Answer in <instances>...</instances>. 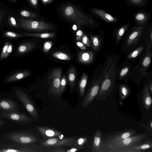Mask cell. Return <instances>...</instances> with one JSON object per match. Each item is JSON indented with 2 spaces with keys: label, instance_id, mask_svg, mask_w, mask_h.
<instances>
[{
  "label": "cell",
  "instance_id": "cell-1",
  "mask_svg": "<svg viewBox=\"0 0 152 152\" xmlns=\"http://www.w3.org/2000/svg\"><path fill=\"white\" fill-rule=\"evenodd\" d=\"M57 12L62 20L74 23L79 28L82 26H90L96 22L94 18L86 13L81 6L71 2L61 4L57 8Z\"/></svg>",
  "mask_w": 152,
  "mask_h": 152
},
{
  "label": "cell",
  "instance_id": "cell-2",
  "mask_svg": "<svg viewBox=\"0 0 152 152\" xmlns=\"http://www.w3.org/2000/svg\"><path fill=\"white\" fill-rule=\"evenodd\" d=\"M110 64L109 69L106 72L101 82L98 93L96 96V100L103 101L105 100L114 88L115 64L114 63Z\"/></svg>",
  "mask_w": 152,
  "mask_h": 152
},
{
  "label": "cell",
  "instance_id": "cell-3",
  "mask_svg": "<svg viewBox=\"0 0 152 152\" xmlns=\"http://www.w3.org/2000/svg\"><path fill=\"white\" fill-rule=\"evenodd\" d=\"M18 27L32 31L45 32L51 30L54 27L53 23L40 20L19 18Z\"/></svg>",
  "mask_w": 152,
  "mask_h": 152
},
{
  "label": "cell",
  "instance_id": "cell-4",
  "mask_svg": "<svg viewBox=\"0 0 152 152\" xmlns=\"http://www.w3.org/2000/svg\"><path fill=\"white\" fill-rule=\"evenodd\" d=\"M110 60L108 62L107 67L97 80H94L93 82L86 93L82 105L83 108L87 107L92 103L97 95L101 82L104 77L106 72L109 68L111 62Z\"/></svg>",
  "mask_w": 152,
  "mask_h": 152
},
{
  "label": "cell",
  "instance_id": "cell-5",
  "mask_svg": "<svg viewBox=\"0 0 152 152\" xmlns=\"http://www.w3.org/2000/svg\"><path fill=\"white\" fill-rule=\"evenodd\" d=\"M117 132L102 140L99 152H103L104 150L119 141L135 135L136 133V130L134 129H128Z\"/></svg>",
  "mask_w": 152,
  "mask_h": 152
},
{
  "label": "cell",
  "instance_id": "cell-6",
  "mask_svg": "<svg viewBox=\"0 0 152 152\" xmlns=\"http://www.w3.org/2000/svg\"><path fill=\"white\" fill-rule=\"evenodd\" d=\"M4 138L15 143L28 145L36 142L37 138L34 134L19 131L12 132L3 135Z\"/></svg>",
  "mask_w": 152,
  "mask_h": 152
},
{
  "label": "cell",
  "instance_id": "cell-7",
  "mask_svg": "<svg viewBox=\"0 0 152 152\" xmlns=\"http://www.w3.org/2000/svg\"><path fill=\"white\" fill-rule=\"evenodd\" d=\"M0 118L8 120L21 125H26L31 123L34 120L19 111L8 112L0 111Z\"/></svg>",
  "mask_w": 152,
  "mask_h": 152
},
{
  "label": "cell",
  "instance_id": "cell-8",
  "mask_svg": "<svg viewBox=\"0 0 152 152\" xmlns=\"http://www.w3.org/2000/svg\"><path fill=\"white\" fill-rule=\"evenodd\" d=\"M145 136V134H142L129 137L115 143L103 152H115L120 148L140 143Z\"/></svg>",
  "mask_w": 152,
  "mask_h": 152
},
{
  "label": "cell",
  "instance_id": "cell-9",
  "mask_svg": "<svg viewBox=\"0 0 152 152\" xmlns=\"http://www.w3.org/2000/svg\"><path fill=\"white\" fill-rule=\"evenodd\" d=\"M15 94L27 111L34 119L38 121L39 117L37 111L28 96L24 91L20 90H16Z\"/></svg>",
  "mask_w": 152,
  "mask_h": 152
},
{
  "label": "cell",
  "instance_id": "cell-10",
  "mask_svg": "<svg viewBox=\"0 0 152 152\" xmlns=\"http://www.w3.org/2000/svg\"><path fill=\"white\" fill-rule=\"evenodd\" d=\"M75 140L72 138L53 137L41 141L40 144L42 146L46 147H72L74 145Z\"/></svg>",
  "mask_w": 152,
  "mask_h": 152
},
{
  "label": "cell",
  "instance_id": "cell-11",
  "mask_svg": "<svg viewBox=\"0 0 152 152\" xmlns=\"http://www.w3.org/2000/svg\"><path fill=\"white\" fill-rule=\"evenodd\" d=\"M61 69L60 68L55 69L50 75L51 84L49 90L50 94L55 95L61 94L60 90V78Z\"/></svg>",
  "mask_w": 152,
  "mask_h": 152
},
{
  "label": "cell",
  "instance_id": "cell-12",
  "mask_svg": "<svg viewBox=\"0 0 152 152\" xmlns=\"http://www.w3.org/2000/svg\"><path fill=\"white\" fill-rule=\"evenodd\" d=\"M41 152L31 145L17 143L0 148V152Z\"/></svg>",
  "mask_w": 152,
  "mask_h": 152
},
{
  "label": "cell",
  "instance_id": "cell-13",
  "mask_svg": "<svg viewBox=\"0 0 152 152\" xmlns=\"http://www.w3.org/2000/svg\"><path fill=\"white\" fill-rule=\"evenodd\" d=\"M152 142L150 140L122 148L116 150L115 152H143L152 148Z\"/></svg>",
  "mask_w": 152,
  "mask_h": 152
},
{
  "label": "cell",
  "instance_id": "cell-14",
  "mask_svg": "<svg viewBox=\"0 0 152 152\" xmlns=\"http://www.w3.org/2000/svg\"><path fill=\"white\" fill-rule=\"evenodd\" d=\"M132 29V31L127 41L126 45L128 47L137 44L140 37L142 35V32L144 31V27L142 26L133 27Z\"/></svg>",
  "mask_w": 152,
  "mask_h": 152
},
{
  "label": "cell",
  "instance_id": "cell-15",
  "mask_svg": "<svg viewBox=\"0 0 152 152\" xmlns=\"http://www.w3.org/2000/svg\"><path fill=\"white\" fill-rule=\"evenodd\" d=\"M89 10L94 15L107 22L113 23H116L118 20V18L100 9L92 7L90 8Z\"/></svg>",
  "mask_w": 152,
  "mask_h": 152
},
{
  "label": "cell",
  "instance_id": "cell-16",
  "mask_svg": "<svg viewBox=\"0 0 152 152\" xmlns=\"http://www.w3.org/2000/svg\"><path fill=\"white\" fill-rule=\"evenodd\" d=\"M20 106L15 102L9 99L0 100V109L2 111L12 112L19 111Z\"/></svg>",
  "mask_w": 152,
  "mask_h": 152
},
{
  "label": "cell",
  "instance_id": "cell-17",
  "mask_svg": "<svg viewBox=\"0 0 152 152\" xmlns=\"http://www.w3.org/2000/svg\"><path fill=\"white\" fill-rule=\"evenodd\" d=\"M151 18V14L144 10H140L133 15V20L135 24L138 26L145 25L149 22Z\"/></svg>",
  "mask_w": 152,
  "mask_h": 152
},
{
  "label": "cell",
  "instance_id": "cell-18",
  "mask_svg": "<svg viewBox=\"0 0 152 152\" xmlns=\"http://www.w3.org/2000/svg\"><path fill=\"white\" fill-rule=\"evenodd\" d=\"M37 128L41 136L44 138L48 139L64 136V134L62 132L53 128L40 126H37Z\"/></svg>",
  "mask_w": 152,
  "mask_h": 152
},
{
  "label": "cell",
  "instance_id": "cell-19",
  "mask_svg": "<svg viewBox=\"0 0 152 152\" xmlns=\"http://www.w3.org/2000/svg\"><path fill=\"white\" fill-rule=\"evenodd\" d=\"M94 55V53L92 51H80L78 54V60L81 63L89 64L93 61Z\"/></svg>",
  "mask_w": 152,
  "mask_h": 152
},
{
  "label": "cell",
  "instance_id": "cell-20",
  "mask_svg": "<svg viewBox=\"0 0 152 152\" xmlns=\"http://www.w3.org/2000/svg\"><path fill=\"white\" fill-rule=\"evenodd\" d=\"M142 98L144 108L146 110H148L151 108L152 103V99L148 85H145L144 87Z\"/></svg>",
  "mask_w": 152,
  "mask_h": 152
},
{
  "label": "cell",
  "instance_id": "cell-21",
  "mask_svg": "<svg viewBox=\"0 0 152 152\" xmlns=\"http://www.w3.org/2000/svg\"><path fill=\"white\" fill-rule=\"evenodd\" d=\"M102 136L100 130H97L93 137L91 152H99L102 141Z\"/></svg>",
  "mask_w": 152,
  "mask_h": 152
},
{
  "label": "cell",
  "instance_id": "cell-22",
  "mask_svg": "<svg viewBox=\"0 0 152 152\" xmlns=\"http://www.w3.org/2000/svg\"><path fill=\"white\" fill-rule=\"evenodd\" d=\"M35 46V44L32 42H26L21 44L18 47V52L19 54H22L32 50Z\"/></svg>",
  "mask_w": 152,
  "mask_h": 152
},
{
  "label": "cell",
  "instance_id": "cell-23",
  "mask_svg": "<svg viewBox=\"0 0 152 152\" xmlns=\"http://www.w3.org/2000/svg\"><path fill=\"white\" fill-rule=\"evenodd\" d=\"M130 93V90L127 85L123 84L120 86L118 94L120 100L125 99L129 96Z\"/></svg>",
  "mask_w": 152,
  "mask_h": 152
},
{
  "label": "cell",
  "instance_id": "cell-24",
  "mask_svg": "<svg viewBox=\"0 0 152 152\" xmlns=\"http://www.w3.org/2000/svg\"><path fill=\"white\" fill-rule=\"evenodd\" d=\"M30 74V72L27 71L17 72L9 77L7 80V81L10 82L18 80L28 76Z\"/></svg>",
  "mask_w": 152,
  "mask_h": 152
},
{
  "label": "cell",
  "instance_id": "cell-25",
  "mask_svg": "<svg viewBox=\"0 0 152 152\" xmlns=\"http://www.w3.org/2000/svg\"><path fill=\"white\" fill-rule=\"evenodd\" d=\"M130 24V23H127L117 28L116 31V39L117 42H118L120 41L129 28Z\"/></svg>",
  "mask_w": 152,
  "mask_h": 152
},
{
  "label": "cell",
  "instance_id": "cell-26",
  "mask_svg": "<svg viewBox=\"0 0 152 152\" xmlns=\"http://www.w3.org/2000/svg\"><path fill=\"white\" fill-rule=\"evenodd\" d=\"M88 80V76L84 72L79 83L80 94L82 97L84 96L85 88Z\"/></svg>",
  "mask_w": 152,
  "mask_h": 152
},
{
  "label": "cell",
  "instance_id": "cell-27",
  "mask_svg": "<svg viewBox=\"0 0 152 152\" xmlns=\"http://www.w3.org/2000/svg\"><path fill=\"white\" fill-rule=\"evenodd\" d=\"M23 34L24 35L28 36L44 39L53 38L56 35V34L54 33H31L24 32Z\"/></svg>",
  "mask_w": 152,
  "mask_h": 152
},
{
  "label": "cell",
  "instance_id": "cell-28",
  "mask_svg": "<svg viewBox=\"0 0 152 152\" xmlns=\"http://www.w3.org/2000/svg\"><path fill=\"white\" fill-rule=\"evenodd\" d=\"M76 75V70L73 67H71L68 72V80L69 84L72 88L74 86Z\"/></svg>",
  "mask_w": 152,
  "mask_h": 152
},
{
  "label": "cell",
  "instance_id": "cell-29",
  "mask_svg": "<svg viewBox=\"0 0 152 152\" xmlns=\"http://www.w3.org/2000/svg\"><path fill=\"white\" fill-rule=\"evenodd\" d=\"M20 14L22 17L30 19L37 20V19H39V17H40V15L39 13L25 10L21 11Z\"/></svg>",
  "mask_w": 152,
  "mask_h": 152
},
{
  "label": "cell",
  "instance_id": "cell-30",
  "mask_svg": "<svg viewBox=\"0 0 152 152\" xmlns=\"http://www.w3.org/2000/svg\"><path fill=\"white\" fill-rule=\"evenodd\" d=\"M127 4L138 7H145L148 3V0H125Z\"/></svg>",
  "mask_w": 152,
  "mask_h": 152
},
{
  "label": "cell",
  "instance_id": "cell-31",
  "mask_svg": "<svg viewBox=\"0 0 152 152\" xmlns=\"http://www.w3.org/2000/svg\"><path fill=\"white\" fill-rule=\"evenodd\" d=\"M90 37L93 49L96 51L98 50L101 44V39L98 35L90 34Z\"/></svg>",
  "mask_w": 152,
  "mask_h": 152
},
{
  "label": "cell",
  "instance_id": "cell-32",
  "mask_svg": "<svg viewBox=\"0 0 152 152\" xmlns=\"http://www.w3.org/2000/svg\"><path fill=\"white\" fill-rule=\"evenodd\" d=\"M52 56L53 57L59 60L69 61L71 59V57L68 54L59 51L54 52L52 54Z\"/></svg>",
  "mask_w": 152,
  "mask_h": 152
},
{
  "label": "cell",
  "instance_id": "cell-33",
  "mask_svg": "<svg viewBox=\"0 0 152 152\" xmlns=\"http://www.w3.org/2000/svg\"><path fill=\"white\" fill-rule=\"evenodd\" d=\"M144 47L143 46L137 48L129 54L127 57V58L132 59L136 57L141 53Z\"/></svg>",
  "mask_w": 152,
  "mask_h": 152
},
{
  "label": "cell",
  "instance_id": "cell-34",
  "mask_svg": "<svg viewBox=\"0 0 152 152\" xmlns=\"http://www.w3.org/2000/svg\"><path fill=\"white\" fill-rule=\"evenodd\" d=\"M151 54H147L143 59L142 64L145 68L148 67L150 64L151 62Z\"/></svg>",
  "mask_w": 152,
  "mask_h": 152
},
{
  "label": "cell",
  "instance_id": "cell-35",
  "mask_svg": "<svg viewBox=\"0 0 152 152\" xmlns=\"http://www.w3.org/2000/svg\"><path fill=\"white\" fill-rule=\"evenodd\" d=\"M67 83L65 75H64L62 77L60 83V90L61 94L64 91Z\"/></svg>",
  "mask_w": 152,
  "mask_h": 152
},
{
  "label": "cell",
  "instance_id": "cell-36",
  "mask_svg": "<svg viewBox=\"0 0 152 152\" xmlns=\"http://www.w3.org/2000/svg\"><path fill=\"white\" fill-rule=\"evenodd\" d=\"M87 140L86 137L80 138L75 140L74 144H75L78 147H82L86 143Z\"/></svg>",
  "mask_w": 152,
  "mask_h": 152
},
{
  "label": "cell",
  "instance_id": "cell-37",
  "mask_svg": "<svg viewBox=\"0 0 152 152\" xmlns=\"http://www.w3.org/2000/svg\"><path fill=\"white\" fill-rule=\"evenodd\" d=\"M5 36L7 37L10 38H17L23 37V35L11 31H6L4 33Z\"/></svg>",
  "mask_w": 152,
  "mask_h": 152
},
{
  "label": "cell",
  "instance_id": "cell-38",
  "mask_svg": "<svg viewBox=\"0 0 152 152\" xmlns=\"http://www.w3.org/2000/svg\"><path fill=\"white\" fill-rule=\"evenodd\" d=\"M53 45V43L50 41L45 42L43 45V50L45 53H47L51 48Z\"/></svg>",
  "mask_w": 152,
  "mask_h": 152
},
{
  "label": "cell",
  "instance_id": "cell-39",
  "mask_svg": "<svg viewBox=\"0 0 152 152\" xmlns=\"http://www.w3.org/2000/svg\"><path fill=\"white\" fill-rule=\"evenodd\" d=\"M80 42L86 46L88 47H90V40L86 34H83Z\"/></svg>",
  "mask_w": 152,
  "mask_h": 152
},
{
  "label": "cell",
  "instance_id": "cell-40",
  "mask_svg": "<svg viewBox=\"0 0 152 152\" xmlns=\"http://www.w3.org/2000/svg\"><path fill=\"white\" fill-rule=\"evenodd\" d=\"M129 71V68L125 67L123 68L119 74V78L122 79L125 77L128 73Z\"/></svg>",
  "mask_w": 152,
  "mask_h": 152
},
{
  "label": "cell",
  "instance_id": "cell-41",
  "mask_svg": "<svg viewBox=\"0 0 152 152\" xmlns=\"http://www.w3.org/2000/svg\"><path fill=\"white\" fill-rule=\"evenodd\" d=\"M12 45L11 44L9 43L7 50L3 57V58H6L12 52Z\"/></svg>",
  "mask_w": 152,
  "mask_h": 152
},
{
  "label": "cell",
  "instance_id": "cell-42",
  "mask_svg": "<svg viewBox=\"0 0 152 152\" xmlns=\"http://www.w3.org/2000/svg\"><path fill=\"white\" fill-rule=\"evenodd\" d=\"M8 21L10 24L12 26L15 27H18L15 18L12 16L9 17Z\"/></svg>",
  "mask_w": 152,
  "mask_h": 152
},
{
  "label": "cell",
  "instance_id": "cell-43",
  "mask_svg": "<svg viewBox=\"0 0 152 152\" xmlns=\"http://www.w3.org/2000/svg\"><path fill=\"white\" fill-rule=\"evenodd\" d=\"M30 5L33 8H38L39 3L38 0H28Z\"/></svg>",
  "mask_w": 152,
  "mask_h": 152
},
{
  "label": "cell",
  "instance_id": "cell-44",
  "mask_svg": "<svg viewBox=\"0 0 152 152\" xmlns=\"http://www.w3.org/2000/svg\"><path fill=\"white\" fill-rule=\"evenodd\" d=\"M83 32L81 30H79L76 33V39L80 41L83 35Z\"/></svg>",
  "mask_w": 152,
  "mask_h": 152
},
{
  "label": "cell",
  "instance_id": "cell-45",
  "mask_svg": "<svg viewBox=\"0 0 152 152\" xmlns=\"http://www.w3.org/2000/svg\"><path fill=\"white\" fill-rule=\"evenodd\" d=\"M9 43L8 42H6L3 47L2 51L1 53L0 58L1 59L3 58V57L6 53L8 47Z\"/></svg>",
  "mask_w": 152,
  "mask_h": 152
},
{
  "label": "cell",
  "instance_id": "cell-46",
  "mask_svg": "<svg viewBox=\"0 0 152 152\" xmlns=\"http://www.w3.org/2000/svg\"><path fill=\"white\" fill-rule=\"evenodd\" d=\"M76 45L81 50H85L87 48L81 42L78 41L76 42Z\"/></svg>",
  "mask_w": 152,
  "mask_h": 152
},
{
  "label": "cell",
  "instance_id": "cell-47",
  "mask_svg": "<svg viewBox=\"0 0 152 152\" xmlns=\"http://www.w3.org/2000/svg\"><path fill=\"white\" fill-rule=\"evenodd\" d=\"M49 152H66V151L65 150V149H64L62 148H56L52 150H51L49 151Z\"/></svg>",
  "mask_w": 152,
  "mask_h": 152
},
{
  "label": "cell",
  "instance_id": "cell-48",
  "mask_svg": "<svg viewBox=\"0 0 152 152\" xmlns=\"http://www.w3.org/2000/svg\"><path fill=\"white\" fill-rule=\"evenodd\" d=\"M8 123V122L2 120L1 118H0V132H1V127Z\"/></svg>",
  "mask_w": 152,
  "mask_h": 152
},
{
  "label": "cell",
  "instance_id": "cell-49",
  "mask_svg": "<svg viewBox=\"0 0 152 152\" xmlns=\"http://www.w3.org/2000/svg\"><path fill=\"white\" fill-rule=\"evenodd\" d=\"M55 0H40L42 4L46 5L50 3Z\"/></svg>",
  "mask_w": 152,
  "mask_h": 152
},
{
  "label": "cell",
  "instance_id": "cell-50",
  "mask_svg": "<svg viewBox=\"0 0 152 152\" xmlns=\"http://www.w3.org/2000/svg\"><path fill=\"white\" fill-rule=\"evenodd\" d=\"M148 88L151 93L152 94V82L151 80L148 85Z\"/></svg>",
  "mask_w": 152,
  "mask_h": 152
},
{
  "label": "cell",
  "instance_id": "cell-51",
  "mask_svg": "<svg viewBox=\"0 0 152 152\" xmlns=\"http://www.w3.org/2000/svg\"><path fill=\"white\" fill-rule=\"evenodd\" d=\"M149 36L151 41V43L152 44V28H151L150 30V33L149 34Z\"/></svg>",
  "mask_w": 152,
  "mask_h": 152
},
{
  "label": "cell",
  "instance_id": "cell-52",
  "mask_svg": "<svg viewBox=\"0 0 152 152\" xmlns=\"http://www.w3.org/2000/svg\"><path fill=\"white\" fill-rule=\"evenodd\" d=\"M77 150V149L73 148L67 151L66 152H75Z\"/></svg>",
  "mask_w": 152,
  "mask_h": 152
},
{
  "label": "cell",
  "instance_id": "cell-53",
  "mask_svg": "<svg viewBox=\"0 0 152 152\" xmlns=\"http://www.w3.org/2000/svg\"><path fill=\"white\" fill-rule=\"evenodd\" d=\"M72 28L73 30H76L77 29V26L76 25H74L73 26Z\"/></svg>",
  "mask_w": 152,
  "mask_h": 152
},
{
  "label": "cell",
  "instance_id": "cell-54",
  "mask_svg": "<svg viewBox=\"0 0 152 152\" xmlns=\"http://www.w3.org/2000/svg\"><path fill=\"white\" fill-rule=\"evenodd\" d=\"M150 126L151 127V129H152V120H151V121L150 122Z\"/></svg>",
  "mask_w": 152,
  "mask_h": 152
},
{
  "label": "cell",
  "instance_id": "cell-55",
  "mask_svg": "<svg viewBox=\"0 0 152 152\" xmlns=\"http://www.w3.org/2000/svg\"><path fill=\"white\" fill-rule=\"evenodd\" d=\"M11 0V1H16L17 0Z\"/></svg>",
  "mask_w": 152,
  "mask_h": 152
},
{
  "label": "cell",
  "instance_id": "cell-56",
  "mask_svg": "<svg viewBox=\"0 0 152 152\" xmlns=\"http://www.w3.org/2000/svg\"><path fill=\"white\" fill-rule=\"evenodd\" d=\"M1 21V15L0 14V22Z\"/></svg>",
  "mask_w": 152,
  "mask_h": 152
}]
</instances>
